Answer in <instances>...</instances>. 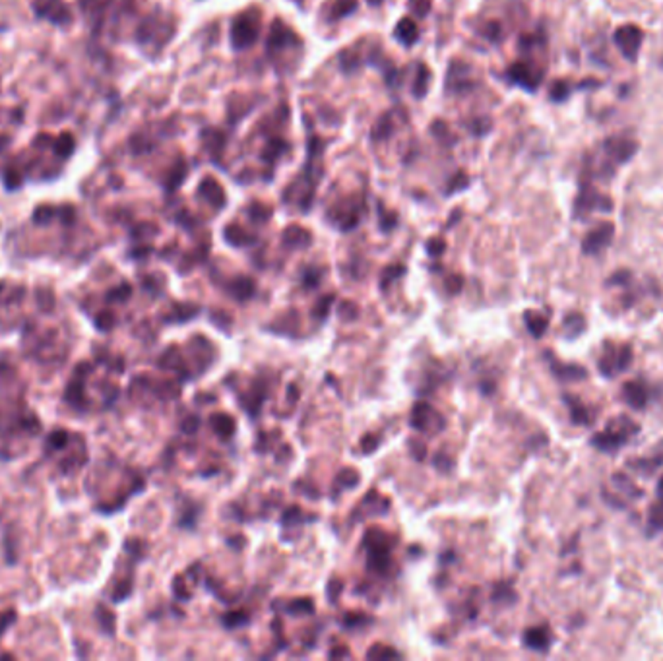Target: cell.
I'll use <instances>...</instances> for the list:
<instances>
[{
  "mask_svg": "<svg viewBox=\"0 0 663 661\" xmlns=\"http://www.w3.org/2000/svg\"><path fill=\"white\" fill-rule=\"evenodd\" d=\"M663 464V456L657 458H640V460H631L629 462V467L632 469H636L642 475H650L654 474L655 469Z\"/></svg>",
  "mask_w": 663,
  "mask_h": 661,
  "instance_id": "603a6c76",
  "label": "cell"
},
{
  "mask_svg": "<svg viewBox=\"0 0 663 661\" xmlns=\"http://www.w3.org/2000/svg\"><path fill=\"white\" fill-rule=\"evenodd\" d=\"M334 299H336L334 295H324V297H322V299L316 302V307L312 309V316H314V319H319V320L326 319L328 310H330V305L334 302Z\"/></svg>",
  "mask_w": 663,
  "mask_h": 661,
  "instance_id": "836d02e7",
  "label": "cell"
},
{
  "mask_svg": "<svg viewBox=\"0 0 663 661\" xmlns=\"http://www.w3.org/2000/svg\"><path fill=\"white\" fill-rule=\"evenodd\" d=\"M95 324L101 330H111L113 324H115V316L111 314V312H103V314H99L98 319H95Z\"/></svg>",
  "mask_w": 663,
  "mask_h": 661,
  "instance_id": "681fc988",
  "label": "cell"
},
{
  "mask_svg": "<svg viewBox=\"0 0 663 661\" xmlns=\"http://www.w3.org/2000/svg\"><path fill=\"white\" fill-rule=\"evenodd\" d=\"M615 235V225L613 223H599L596 227L589 231L588 235L582 241V253L588 254V256H596L601 251H605L607 246L611 245Z\"/></svg>",
  "mask_w": 663,
  "mask_h": 661,
  "instance_id": "5b68a950",
  "label": "cell"
},
{
  "mask_svg": "<svg viewBox=\"0 0 663 661\" xmlns=\"http://www.w3.org/2000/svg\"><path fill=\"white\" fill-rule=\"evenodd\" d=\"M301 520H303V512H301V510H299L297 507L287 508L286 512H283V516H281V523H283V526L299 523Z\"/></svg>",
  "mask_w": 663,
  "mask_h": 661,
  "instance_id": "ab89813d",
  "label": "cell"
},
{
  "mask_svg": "<svg viewBox=\"0 0 663 661\" xmlns=\"http://www.w3.org/2000/svg\"><path fill=\"white\" fill-rule=\"evenodd\" d=\"M342 589H344V584H342V580H330V584H328V599H330V603H336L337 597L342 594Z\"/></svg>",
  "mask_w": 663,
  "mask_h": 661,
  "instance_id": "60d3db41",
  "label": "cell"
},
{
  "mask_svg": "<svg viewBox=\"0 0 663 661\" xmlns=\"http://www.w3.org/2000/svg\"><path fill=\"white\" fill-rule=\"evenodd\" d=\"M648 522H650V528H652L654 531H663V500L662 498H659V502H655L654 507L650 508Z\"/></svg>",
  "mask_w": 663,
  "mask_h": 661,
  "instance_id": "4dcf8cb0",
  "label": "cell"
},
{
  "mask_svg": "<svg viewBox=\"0 0 663 661\" xmlns=\"http://www.w3.org/2000/svg\"><path fill=\"white\" fill-rule=\"evenodd\" d=\"M396 37H398L403 45H411V43L417 39V25L413 24L410 18H408V20H401L398 27H396Z\"/></svg>",
  "mask_w": 663,
  "mask_h": 661,
  "instance_id": "cb8c5ba5",
  "label": "cell"
},
{
  "mask_svg": "<svg viewBox=\"0 0 663 661\" xmlns=\"http://www.w3.org/2000/svg\"><path fill=\"white\" fill-rule=\"evenodd\" d=\"M283 245L289 248H304L311 245V233L304 231L299 225H291L283 231Z\"/></svg>",
  "mask_w": 663,
  "mask_h": 661,
  "instance_id": "2e32d148",
  "label": "cell"
},
{
  "mask_svg": "<svg viewBox=\"0 0 663 661\" xmlns=\"http://www.w3.org/2000/svg\"><path fill=\"white\" fill-rule=\"evenodd\" d=\"M227 291L229 295L235 299V301H246V299H250L254 295V283L253 279L248 278H239L233 279L227 287Z\"/></svg>",
  "mask_w": 663,
  "mask_h": 661,
  "instance_id": "ac0fdd59",
  "label": "cell"
},
{
  "mask_svg": "<svg viewBox=\"0 0 663 661\" xmlns=\"http://www.w3.org/2000/svg\"><path fill=\"white\" fill-rule=\"evenodd\" d=\"M444 251H446L444 239H431V241L427 243V253L431 254V256H441Z\"/></svg>",
  "mask_w": 663,
  "mask_h": 661,
  "instance_id": "ee69618b",
  "label": "cell"
},
{
  "mask_svg": "<svg viewBox=\"0 0 663 661\" xmlns=\"http://www.w3.org/2000/svg\"><path fill=\"white\" fill-rule=\"evenodd\" d=\"M200 196H204L213 208H223L225 206V192H223V188L212 179V177H208V179L202 180V185H200Z\"/></svg>",
  "mask_w": 663,
  "mask_h": 661,
  "instance_id": "7c38bea8",
  "label": "cell"
},
{
  "mask_svg": "<svg viewBox=\"0 0 663 661\" xmlns=\"http://www.w3.org/2000/svg\"><path fill=\"white\" fill-rule=\"evenodd\" d=\"M431 421L444 425V417H442L436 409L431 408L429 403H425V401L415 403V406H413V411H411V427L421 431V433L436 434V429L431 425Z\"/></svg>",
  "mask_w": 663,
  "mask_h": 661,
  "instance_id": "8992f818",
  "label": "cell"
},
{
  "mask_svg": "<svg viewBox=\"0 0 663 661\" xmlns=\"http://www.w3.org/2000/svg\"><path fill=\"white\" fill-rule=\"evenodd\" d=\"M88 373V368H78V373L74 375L72 382L66 390V401H70L74 408H83V376Z\"/></svg>",
  "mask_w": 663,
  "mask_h": 661,
  "instance_id": "9a60e30c",
  "label": "cell"
},
{
  "mask_svg": "<svg viewBox=\"0 0 663 661\" xmlns=\"http://www.w3.org/2000/svg\"><path fill=\"white\" fill-rule=\"evenodd\" d=\"M524 322L525 328L530 330V334H532L533 338H541V335L547 332L549 328V319L545 314L537 312V310H525Z\"/></svg>",
  "mask_w": 663,
  "mask_h": 661,
  "instance_id": "e0dca14e",
  "label": "cell"
},
{
  "mask_svg": "<svg viewBox=\"0 0 663 661\" xmlns=\"http://www.w3.org/2000/svg\"><path fill=\"white\" fill-rule=\"evenodd\" d=\"M12 620H16V613L8 611L4 613V615H0V636H2V632L8 629V625Z\"/></svg>",
  "mask_w": 663,
  "mask_h": 661,
  "instance_id": "f5cc1de1",
  "label": "cell"
},
{
  "mask_svg": "<svg viewBox=\"0 0 663 661\" xmlns=\"http://www.w3.org/2000/svg\"><path fill=\"white\" fill-rule=\"evenodd\" d=\"M568 93H570V86L566 82H557L551 88V99L553 101H565L568 98Z\"/></svg>",
  "mask_w": 663,
  "mask_h": 661,
  "instance_id": "f35d334b",
  "label": "cell"
},
{
  "mask_svg": "<svg viewBox=\"0 0 663 661\" xmlns=\"http://www.w3.org/2000/svg\"><path fill=\"white\" fill-rule=\"evenodd\" d=\"M98 619L101 620V627H103L105 632H109V634L115 632V615L111 611H107L105 607H101V605L98 607Z\"/></svg>",
  "mask_w": 663,
  "mask_h": 661,
  "instance_id": "d6a6232c",
  "label": "cell"
},
{
  "mask_svg": "<svg viewBox=\"0 0 663 661\" xmlns=\"http://www.w3.org/2000/svg\"><path fill=\"white\" fill-rule=\"evenodd\" d=\"M632 363V349L629 343H621V345H611L605 343V352L599 357L598 367L599 373L607 378H615L617 375L624 373L627 368L631 367Z\"/></svg>",
  "mask_w": 663,
  "mask_h": 661,
  "instance_id": "7a4b0ae2",
  "label": "cell"
},
{
  "mask_svg": "<svg viewBox=\"0 0 663 661\" xmlns=\"http://www.w3.org/2000/svg\"><path fill=\"white\" fill-rule=\"evenodd\" d=\"M223 237L233 246H246L254 243V237H250L245 229H241L239 225H227L223 231Z\"/></svg>",
  "mask_w": 663,
  "mask_h": 661,
  "instance_id": "ffe728a7",
  "label": "cell"
},
{
  "mask_svg": "<svg viewBox=\"0 0 663 661\" xmlns=\"http://www.w3.org/2000/svg\"><path fill=\"white\" fill-rule=\"evenodd\" d=\"M303 283L304 287H316L320 283V272L314 268L304 269L303 274Z\"/></svg>",
  "mask_w": 663,
  "mask_h": 661,
  "instance_id": "bcb514c9",
  "label": "cell"
},
{
  "mask_svg": "<svg viewBox=\"0 0 663 661\" xmlns=\"http://www.w3.org/2000/svg\"><path fill=\"white\" fill-rule=\"evenodd\" d=\"M182 584H185V582H182V578H180V576H177V578H175V582H173V592H175V596L179 597L180 601H187V599L190 597V592H189V589H185V586H182Z\"/></svg>",
  "mask_w": 663,
  "mask_h": 661,
  "instance_id": "c3c4849f",
  "label": "cell"
},
{
  "mask_svg": "<svg viewBox=\"0 0 663 661\" xmlns=\"http://www.w3.org/2000/svg\"><path fill=\"white\" fill-rule=\"evenodd\" d=\"M260 32V18L258 12H246L233 22L231 27V41L237 49H245L248 45H253Z\"/></svg>",
  "mask_w": 663,
  "mask_h": 661,
  "instance_id": "3957f363",
  "label": "cell"
},
{
  "mask_svg": "<svg viewBox=\"0 0 663 661\" xmlns=\"http://www.w3.org/2000/svg\"><path fill=\"white\" fill-rule=\"evenodd\" d=\"M563 400L568 406V411H570V419H572L574 425H591L594 423V415L589 413V409L586 403H582L576 396H570V394H563Z\"/></svg>",
  "mask_w": 663,
  "mask_h": 661,
  "instance_id": "8fae6325",
  "label": "cell"
},
{
  "mask_svg": "<svg viewBox=\"0 0 663 661\" xmlns=\"http://www.w3.org/2000/svg\"><path fill=\"white\" fill-rule=\"evenodd\" d=\"M611 479H613V485L617 487V490H621V493H624V495H629L631 498H642V497H644V490L640 489V487H636V485H634V481H632L629 475L613 474V477H611Z\"/></svg>",
  "mask_w": 663,
  "mask_h": 661,
  "instance_id": "d6986e66",
  "label": "cell"
},
{
  "mask_svg": "<svg viewBox=\"0 0 663 661\" xmlns=\"http://www.w3.org/2000/svg\"><path fill=\"white\" fill-rule=\"evenodd\" d=\"M198 427H200V417L198 415H189L182 423H180V429H182V433L187 434H194L198 431Z\"/></svg>",
  "mask_w": 663,
  "mask_h": 661,
  "instance_id": "7bdbcfd3",
  "label": "cell"
},
{
  "mask_svg": "<svg viewBox=\"0 0 663 661\" xmlns=\"http://www.w3.org/2000/svg\"><path fill=\"white\" fill-rule=\"evenodd\" d=\"M615 45L619 47V51L622 53V57L627 58V60H631L634 62L636 58H638L640 47H642V41H644V33L640 29L638 25H621L613 35Z\"/></svg>",
  "mask_w": 663,
  "mask_h": 661,
  "instance_id": "277c9868",
  "label": "cell"
},
{
  "mask_svg": "<svg viewBox=\"0 0 663 661\" xmlns=\"http://www.w3.org/2000/svg\"><path fill=\"white\" fill-rule=\"evenodd\" d=\"M378 442H380V439H378L377 434H367V436L361 441V450H363L365 454H370L373 450L378 448Z\"/></svg>",
  "mask_w": 663,
  "mask_h": 661,
  "instance_id": "7dc6e473",
  "label": "cell"
},
{
  "mask_svg": "<svg viewBox=\"0 0 663 661\" xmlns=\"http://www.w3.org/2000/svg\"><path fill=\"white\" fill-rule=\"evenodd\" d=\"M629 281H631V272L621 269V272H615L613 276L607 279V286H627Z\"/></svg>",
  "mask_w": 663,
  "mask_h": 661,
  "instance_id": "b9f144b4",
  "label": "cell"
},
{
  "mask_svg": "<svg viewBox=\"0 0 663 661\" xmlns=\"http://www.w3.org/2000/svg\"><path fill=\"white\" fill-rule=\"evenodd\" d=\"M159 367L161 368H171V370H177L182 365V357H180V353L177 347H169L167 352L159 357Z\"/></svg>",
  "mask_w": 663,
  "mask_h": 661,
  "instance_id": "d4e9b609",
  "label": "cell"
},
{
  "mask_svg": "<svg viewBox=\"0 0 663 661\" xmlns=\"http://www.w3.org/2000/svg\"><path fill=\"white\" fill-rule=\"evenodd\" d=\"M510 78L518 82L520 86H524L528 90H535L537 88V84H540V74H533L530 70V66H525L524 62H518V65L512 66V70H510Z\"/></svg>",
  "mask_w": 663,
  "mask_h": 661,
  "instance_id": "5bb4252c",
  "label": "cell"
},
{
  "mask_svg": "<svg viewBox=\"0 0 663 661\" xmlns=\"http://www.w3.org/2000/svg\"><path fill=\"white\" fill-rule=\"evenodd\" d=\"M345 310H347V320L357 319V314H359V309H357V305H355V302H351V301H344L342 305H340L337 312H340V316H342V319L345 316Z\"/></svg>",
  "mask_w": 663,
  "mask_h": 661,
  "instance_id": "f6af8a7d",
  "label": "cell"
},
{
  "mask_svg": "<svg viewBox=\"0 0 663 661\" xmlns=\"http://www.w3.org/2000/svg\"><path fill=\"white\" fill-rule=\"evenodd\" d=\"M328 655H330V657H347V655H349V650H332V652L328 653Z\"/></svg>",
  "mask_w": 663,
  "mask_h": 661,
  "instance_id": "db71d44e",
  "label": "cell"
},
{
  "mask_svg": "<svg viewBox=\"0 0 663 661\" xmlns=\"http://www.w3.org/2000/svg\"><path fill=\"white\" fill-rule=\"evenodd\" d=\"M367 622H370V619L365 617L363 613H349V615L345 613V617L342 619V627H345V629H355V627H363V625H367Z\"/></svg>",
  "mask_w": 663,
  "mask_h": 661,
  "instance_id": "e575fe53",
  "label": "cell"
},
{
  "mask_svg": "<svg viewBox=\"0 0 663 661\" xmlns=\"http://www.w3.org/2000/svg\"><path fill=\"white\" fill-rule=\"evenodd\" d=\"M210 425H212V431L221 441H227L235 434V419L227 413H213L210 417Z\"/></svg>",
  "mask_w": 663,
  "mask_h": 661,
  "instance_id": "4fadbf2b",
  "label": "cell"
},
{
  "mask_svg": "<svg viewBox=\"0 0 663 661\" xmlns=\"http://www.w3.org/2000/svg\"><path fill=\"white\" fill-rule=\"evenodd\" d=\"M563 328H565L568 338H578V335L586 330V319H584V314H580V312H570V314H566L565 320H563Z\"/></svg>",
  "mask_w": 663,
  "mask_h": 661,
  "instance_id": "7402d4cb",
  "label": "cell"
},
{
  "mask_svg": "<svg viewBox=\"0 0 663 661\" xmlns=\"http://www.w3.org/2000/svg\"><path fill=\"white\" fill-rule=\"evenodd\" d=\"M545 359L549 361V365H551V370H553V375L557 376L558 380H563V382H578V380H584V378H588V370L580 365H576V363H563V361L555 359L551 353H545Z\"/></svg>",
  "mask_w": 663,
  "mask_h": 661,
  "instance_id": "52a82bcc",
  "label": "cell"
},
{
  "mask_svg": "<svg viewBox=\"0 0 663 661\" xmlns=\"http://www.w3.org/2000/svg\"><path fill=\"white\" fill-rule=\"evenodd\" d=\"M410 448H411V454L415 456V460H417V462H423V458H425V454H427L425 444H421V442H417V441H410Z\"/></svg>",
  "mask_w": 663,
  "mask_h": 661,
  "instance_id": "f907efd6",
  "label": "cell"
},
{
  "mask_svg": "<svg viewBox=\"0 0 663 661\" xmlns=\"http://www.w3.org/2000/svg\"><path fill=\"white\" fill-rule=\"evenodd\" d=\"M287 611L291 613L293 617H299V615H311L314 611V605L309 597H301V599H293L291 603L286 607Z\"/></svg>",
  "mask_w": 663,
  "mask_h": 661,
  "instance_id": "83f0119b",
  "label": "cell"
},
{
  "mask_svg": "<svg viewBox=\"0 0 663 661\" xmlns=\"http://www.w3.org/2000/svg\"><path fill=\"white\" fill-rule=\"evenodd\" d=\"M403 272L406 268L403 266H388L384 269V274H382V281H380V286H382V291H388V286H390V281L392 279H398L403 276Z\"/></svg>",
  "mask_w": 663,
  "mask_h": 661,
  "instance_id": "d590c367",
  "label": "cell"
},
{
  "mask_svg": "<svg viewBox=\"0 0 663 661\" xmlns=\"http://www.w3.org/2000/svg\"><path fill=\"white\" fill-rule=\"evenodd\" d=\"M491 597L495 603H504V605L516 603V592L510 588L508 584H499V586L495 588V592H493Z\"/></svg>",
  "mask_w": 663,
  "mask_h": 661,
  "instance_id": "484cf974",
  "label": "cell"
},
{
  "mask_svg": "<svg viewBox=\"0 0 663 661\" xmlns=\"http://www.w3.org/2000/svg\"><path fill=\"white\" fill-rule=\"evenodd\" d=\"M367 657L368 660H392V657H400V653L384 644H375L367 652Z\"/></svg>",
  "mask_w": 663,
  "mask_h": 661,
  "instance_id": "f546056e",
  "label": "cell"
},
{
  "mask_svg": "<svg viewBox=\"0 0 663 661\" xmlns=\"http://www.w3.org/2000/svg\"><path fill=\"white\" fill-rule=\"evenodd\" d=\"M522 642H524V646L528 648V650L545 653L549 648H551L553 634H551L549 627H532V629H528L524 632Z\"/></svg>",
  "mask_w": 663,
  "mask_h": 661,
  "instance_id": "9c48e42d",
  "label": "cell"
},
{
  "mask_svg": "<svg viewBox=\"0 0 663 661\" xmlns=\"http://www.w3.org/2000/svg\"><path fill=\"white\" fill-rule=\"evenodd\" d=\"M248 213H250L253 221H256V223H264V221L268 220V218L272 215V210L262 204H254V206H250Z\"/></svg>",
  "mask_w": 663,
  "mask_h": 661,
  "instance_id": "8d00e7d4",
  "label": "cell"
},
{
  "mask_svg": "<svg viewBox=\"0 0 663 661\" xmlns=\"http://www.w3.org/2000/svg\"><path fill=\"white\" fill-rule=\"evenodd\" d=\"M636 142H632V140H607L605 142V152L613 159H617L619 163H627L629 159H631L632 155L636 154Z\"/></svg>",
  "mask_w": 663,
  "mask_h": 661,
  "instance_id": "30bf717a",
  "label": "cell"
},
{
  "mask_svg": "<svg viewBox=\"0 0 663 661\" xmlns=\"http://www.w3.org/2000/svg\"><path fill=\"white\" fill-rule=\"evenodd\" d=\"M657 497L663 500V475H662V479L657 481Z\"/></svg>",
  "mask_w": 663,
  "mask_h": 661,
  "instance_id": "11a10c76",
  "label": "cell"
},
{
  "mask_svg": "<svg viewBox=\"0 0 663 661\" xmlns=\"http://www.w3.org/2000/svg\"><path fill=\"white\" fill-rule=\"evenodd\" d=\"M248 620H250V617H248L245 611H235V613H225V615H223V619H221V622H223L227 629H237V627H245V625H248Z\"/></svg>",
  "mask_w": 663,
  "mask_h": 661,
  "instance_id": "f1b7e54d",
  "label": "cell"
},
{
  "mask_svg": "<svg viewBox=\"0 0 663 661\" xmlns=\"http://www.w3.org/2000/svg\"><path fill=\"white\" fill-rule=\"evenodd\" d=\"M622 400L632 409H644L650 401V390L646 384L640 380H629L622 384Z\"/></svg>",
  "mask_w": 663,
  "mask_h": 661,
  "instance_id": "ba28073f",
  "label": "cell"
},
{
  "mask_svg": "<svg viewBox=\"0 0 663 661\" xmlns=\"http://www.w3.org/2000/svg\"><path fill=\"white\" fill-rule=\"evenodd\" d=\"M130 295L132 287L128 286V283H123V286H119L116 289H113L111 293L107 295V301H126Z\"/></svg>",
  "mask_w": 663,
  "mask_h": 661,
  "instance_id": "74e56055",
  "label": "cell"
},
{
  "mask_svg": "<svg viewBox=\"0 0 663 661\" xmlns=\"http://www.w3.org/2000/svg\"><path fill=\"white\" fill-rule=\"evenodd\" d=\"M200 309L196 305H190V302H182V305H175L171 314H167V322H189L190 319H194Z\"/></svg>",
  "mask_w": 663,
  "mask_h": 661,
  "instance_id": "44dd1931",
  "label": "cell"
},
{
  "mask_svg": "<svg viewBox=\"0 0 663 661\" xmlns=\"http://www.w3.org/2000/svg\"><path fill=\"white\" fill-rule=\"evenodd\" d=\"M638 431L640 425L634 423L631 417H615V419H611V421L607 423L605 431H601V433L591 436L589 444H591L594 448L601 450V452L611 454V452L621 450L627 442L631 441L632 436L638 434Z\"/></svg>",
  "mask_w": 663,
  "mask_h": 661,
  "instance_id": "6da1fadb",
  "label": "cell"
},
{
  "mask_svg": "<svg viewBox=\"0 0 663 661\" xmlns=\"http://www.w3.org/2000/svg\"><path fill=\"white\" fill-rule=\"evenodd\" d=\"M359 485V474L355 469H344L336 477V489H353Z\"/></svg>",
  "mask_w": 663,
  "mask_h": 661,
  "instance_id": "4316f807",
  "label": "cell"
},
{
  "mask_svg": "<svg viewBox=\"0 0 663 661\" xmlns=\"http://www.w3.org/2000/svg\"><path fill=\"white\" fill-rule=\"evenodd\" d=\"M462 283H464L462 276H450V278L446 279V289H448L450 293H460V289H462Z\"/></svg>",
  "mask_w": 663,
  "mask_h": 661,
  "instance_id": "816d5d0a",
  "label": "cell"
},
{
  "mask_svg": "<svg viewBox=\"0 0 663 661\" xmlns=\"http://www.w3.org/2000/svg\"><path fill=\"white\" fill-rule=\"evenodd\" d=\"M66 442H68V433H66V431H55V433H51L49 439H47V452L65 448Z\"/></svg>",
  "mask_w": 663,
  "mask_h": 661,
  "instance_id": "1f68e13d",
  "label": "cell"
}]
</instances>
